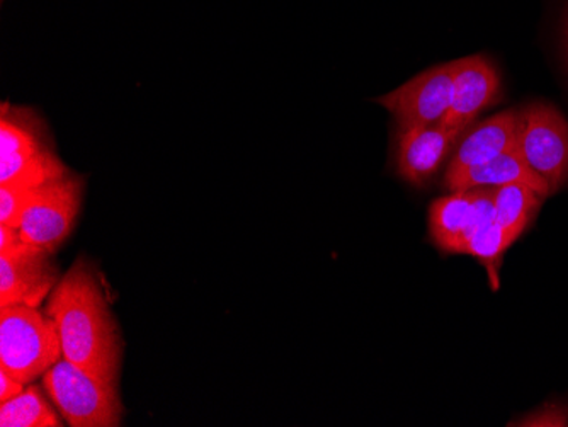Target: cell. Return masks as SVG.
<instances>
[{
	"label": "cell",
	"mask_w": 568,
	"mask_h": 427,
	"mask_svg": "<svg viewBox=\"0 0 568 427\" xmlns=\"http://www.w3.org/2000/svg\"><path fill=\"white\" fill-rule=\"evenodd\" d=\"M47 314L59 329L62 358L104 384L118 385L123 340L91 263L77 260L67 271L51 292Z\"/></svg>",
	"instance_id": "6da1fadb"
},
{
	"label": "cell",
	"mask_w": 568,
	"mask_h": 427,
	"mask_svg": "<svg viewBox=\"0 0 568 427\" xmlns=\"http://www.w3.org/2000/svg\"><path fill=\"white\" fill-rule=\"evenodd\" d=\"M69 171L57 154L50 126L37 110L0 108V186L34 190Z\"/></svg>",
	"instance_id": "7a4b0ae2"
},
{
	"label": "cell",
	"mask_w": 568,
	"mask_h": 427,
	"mask_svg": "<svg viewBox=\"0 0 568 427\" xmlns=\"http://www.w3.org/2000/svg\"><path fill=\"white\" fill-rule=\"evenodd\" d=\"M62 356L53 318L26 305L0 307V369L21 384H33Z\"/></svg>",
	"instance_id": "3957f363"
},
{
	"label": "cell",
	"mask_w": 568,
	"mask_h": 427,
	"mask_svg": "<svg viewBox=\"0 0 568 427\" xmlns=\"http://www.w3.org/2000/svg\"><path fill=\"white\" fill-rule=\"evenodd\" d=\"M44 390L72 427H116L121 423L118 385L104 384L62 358L43 375Z\"/></svg>",
	"instance_id": "277c9868"
},
{
	"label": "cell",
	"mask_w": 568,
	"mask_h": 427,
	"mask_svg": "<svg viewBox=\"0 0 568 427\" xmlns=\"http://www.w3.org/2000/svg\"><path fill=\"white\" fill-rule=\"evenodd\" d=\"M84 193V177L73 172L34 187L19 227L22 241L55 253L75 227Z\"/></svg>",
	"instance_id": "5b68a950"
},
{
	"label": "cell",
	"mask_w": 568,
	"mask_h": 427,
	"mask_svg": "<svg viewBox=\"0 0 568 427\" xmlns=\"http://www.w3.org/2000/svg\"><path fill=\"white\" fill-rule=\"evenodd\" d=\"M516 150L557 193L568 181V121L557 108L532 103L521 111Z\"/></svg>",
	"instance_id": "8992f818"
},
{
	"label": "cell",
	"mask_w": 568,
	"mask_h": 427,
	"mask_svg": "<svg viewBox=\"0 0 568 427\" xmlns=\"http://www.w3.org/2000/svg\"><path fill=\"white\" fill-rule=\"evenodd\" d=\"M455 70L456 60L424 70L390 94L376 99V103L390 111L397 129L436 126L452 103Z\"/></svg>",
	"instance_id": "52a82bcc"
},
{
	"label": "cell",
	"mask_w": 568,
	"mask_h": 427,
	"mask_svg": "<svg viewBox=\"0 0 568 427\" xmlns=\"http://www.w3.org/2000/svg\"><path fill=\"white\" fill-rule=\"evenodd\" d=\"M496 187H474L439 197L430 205V237L446 253L462 254L471 235L496 220Z\"/></svg>",
	"instance_id": "ba28073f"
},
{
	"label": "cell",
	"mask_w": 568,
	"mask_h": 427,
	"mask_svg": "<svg viewBox=\"0 0 568 427\" xmlns=\"http://www.w3.org/2000/svg\"><path fill=\"white\" fill-rule=\"evenodd\" d=\"M59 283V270L51 253L22 242L0 253V307H40Z\"/></svg>",
	"instance_id": "9c48e42d"
},
{
	"label": "cell",
	"mask_w": 568,
	"mask_h": 427,
	"mask_svg": "<svg viewBox=\"0 0 568 427\" xmlns=\"http://www.w3.org/2000/svg\"><path fill=\"white\" fill-rule=\"evenodd\" d=\"M500 79L496 67L485 57L456 60L452 103L439 126L462 133L499 95Z\"/></svg>",
	"instance_id": "30bf717a"
},
{
	"label": "cell",
	"mask_w": 568,
	"mask_h": 427,
	"mask_svg": "<svg viewBox=\"0 0 568 427\" xmlns=\"http://www.w3.org/2000/svg\"><path fill=\"white\" fill-rule=\"evenodd\" d=\"M459 132L436 126L397 129V172L408 183H426L445 161Z\"/></svg>",
	"instance_id": "8fae6325"
},
{
	"label": "cell",
	"mask_w": 568,
	"mask_h": 427,
	"mask_svg": "<svg viewBox=\"0 0 568 427\" xmlns=\"http://www.w3.org/2000/svg\"><path fill=\"white\" fill-rule=\"evenodd\" d=\"M506 184H525L541 197L551 194L547 181L523 161L516 149L507 150L499 157L471 165V167L463 169L455 174H446L445 181V186L452 193H463V191L474 190V187H499L506 186Z\"/></svg>",
	"instance_id": "7c38bea8"
},
{
	"label": "cell",
	"mask_w": 568,
	"mask_h": 427,
	"mask_svg": "<svg viewBox=\"0 0 568 427\" xmlns=\"http://www.w3.org/2000/svg\"><path fill=\"white\" fill-rule=\"evenodd\" d=\"M521 111L507 110L478 124L474 132L463 140L446 174H455L471 165L499 157L518 143Z\"/></svg>",
	"instance_id": "4fadbf2b"
},
{
	"label": "cell",
	"mask_w": 568,
	"mask_h": 427,
	"mask_svg": "<svg viewBox=\"0 0 568 427\" xmlns=\"http://www.w3.org/2000/svg\"><path fill=\"white\" fill-rule=\"evenodd\" d=\"M541 201L544 197L525 184H506V186L496 187V196H494L496 222L509 247L528 227V223L541 206Z\"/></svg>",
	"instance_id": "5bb4252c"
},
{
	"label": "cell",
	"mask_w": 568,
	"mask_h": 427,
	"mask_svg": "<svg viewBox=\"0 0 568 427\" xmlns=\"http://www.w3.org/2000/svg\"><path fill=\"white\" fill-rule=\"evenodd\" d=\"M2 427H60L55 410L51 409L40 388L30 385L18 397L0 404Z\"/></svg>",
	"instance_id": "9a60e30c"
},
{
	"label": "cell",
	"mask_w": 568,
	"mask_h": 427,
	"mask_svg": "<svg viewBox=\"0 0 568 427\" xmlns=\"http://www.w3.org/2000/svg\"><path fill=\"white\" fill-rule=\"evenodd\" d=\"M507 247L509 245L506 244L503 231L494 220L471 235L470 241L462 248V254H470L485 263H496Z\"/></svg>",
	"instance_id": "2e32d148"
},
{
	"label": "cell",
	"mask_w": 568,
	"mask_h": 427,
	"mask_svg": "<svg viewBox=\"0 0 568 427\" xmlns=\"http://www.w3.org/2000/svg\"><path fill=\"white\" fill-rule=\"evenodd\" d=\"M34 190L0 186V223L8 227H21L22 216L30 206Z\"/></svg>",
	"instance_id": "e0dca14e"
},
{
	"label": "cell",
	"mask_w": 568,
	"mask_h": 427,
	"mask_svg": "<svg viewBox=\"0 0 568 427\" xmlns=\"http://www.w3.org/2000/svg\"><path fill=\"white\" fill-rule=\"evenodd\" d=\"M509 426L565 427L568 426V410L560 404H547L521 419L513 420Z\"/></svg>",
	"instance_id": "ac0fdd59"
},
{
	"label": "cell",
	"mask_w": 568,
	"mask_h": 427,
	"mask_svg": "<svg viewBox=\"0 0 568 427\" xmlns=\"http://www.w3.org/2000/svg\"><path fill=\"white\" fill-rule=\"evenodd\" d=\"M24 390V384L16 380L14 376L9 375L6 369H0V404L18 397Z\"/></svg>",
	"instance_id": "d6986e66"
},
{
	"label": "cell",
	"mask_w": 568,
	"mask_h": 427,
	"mask_svg": "<svg viewBox=\"0 0 568 427\" xmlns=\"http://www.w3.org/2000/svg\"><path fill=\"white\" fill-rule=\"evenodd\" d=\"M567 33H568V31H567Z\"/></svg>",
	"instance_id": "ffe728a7"
}]
</instances>
